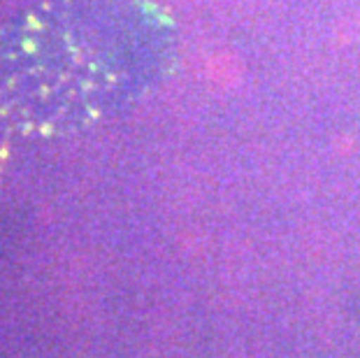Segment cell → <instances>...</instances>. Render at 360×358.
I'll list each match as a JSON object with an SVG mask.
<instances>
[{
    "instance_id": "6da1fadb",
    "label": "cell",
    "mask_w": 360,
    "mask_h": 358,
    "mask_svg": "<svg viewBox=\"0 0 360 358\" xmlns=\"http://www.w3.org/2000/svg\"><path fill=\"white\" fill-rule=\"evenodd\" d=\"M244 72H247L244 60L233 51H221L207 60V77L219 89H237L244 82Z\"/></svg>"
}]
</instances>
